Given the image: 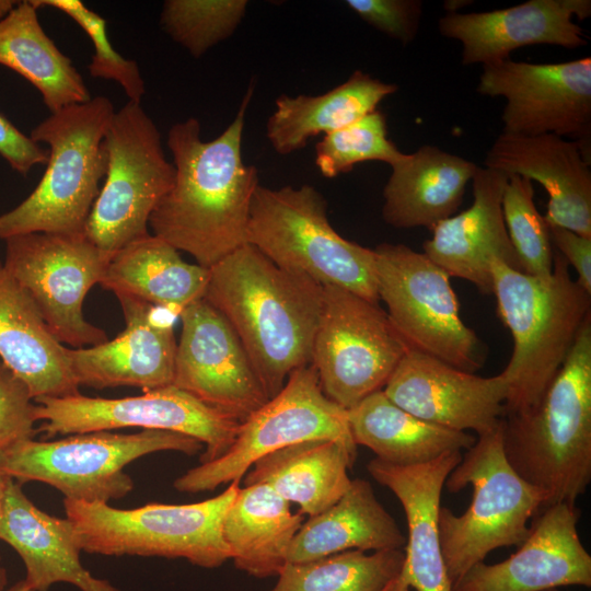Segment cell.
I'll use <instances>...</instances> for the list:
<instances>
[{
  "label": "cell",
  "mask_w": 591,
  "mask_h": 591,
  "mask_svg": "<svg viewBox=\"0 0 591 591\" xmlns=\"http://www.w3.org/2000/svg\"><path fill=\"white\" fill-rule=\"evenodd\" d=\"M254 93L250 84L231 124L215 139H201L189 117L169 129L166 144L175 176L153 210L149 228L207 269L247 243V224L258 171L244 163L245 115Z\"/></svg>",
  "instance_id": "1"
},
{
  "label": "cell",
  "mask_w": 591,
  "mask_h": 591,
  "mask_svg": "<svg viewBox=\"0 0 591 591\" xmlns=\"http://www.w3.org/2000/svg\"><path fill=\"white\" fill-rule=\"evenodd\" d=\"M233 328L269 398L311 363L323 286L246 243L209 268L204 298Z\"/></svg>",
  "instance_id": "2"
},
{
  "label": "cell",
  "mask_w": 591,
  "mask_h": 591,
  "mask_svg": "<svg viewBox=\"0 0 591 591\" xmlns=\"http://www.w3.org/2000/svg\"><path fill=\"white\" fill-rule=\"evenodd\" d=\"M501 425L508 463L544 494V508L576 505L591 482V314L537 405Z\"/></svg>",
  "instance_id": "3"
},
{
  "label": "cell",
  "mask_w": 591,
  "mask_h": 591,
  "mask_svg": "<svg viewBox=\"0 0 591 591\" xmlns=\"http://www.w3.org/2000/svg\"><path fill=\"white\" fill-rule=\"evenodd\" d=\"M490 271L498 316L513 338L501 372L508 384L506 416L537 405L591 314V294L571 278L557 251L549 278L512 269L499 259L491 260Z\"/></svg>",
  "instance_id": "4"
},
{
  "label": "cell",
  "mask_w": 591,
  "mask_h": 591,
  "mask_svg": "<svg viewBox=\"0 0 591 591\" xmlns=\"http://www.w3.org/2000/svg\"><path fill=\"white\" fill-rule=\"evenodd\" d=\"M114 114L109 99L95 96L50 113L32 130L34 141L49 147L47 167L24 200L0 215V239L83 233L105 176L103 139Z\"/></svg>",
  "instance_id": "5"
},
{
  "label": "cell",
  "mask_w": 591,
  "mask_h": 591,
  "mask_svg": "<svg viewBox=\"0 0 591 591\" xmlns=\"http://www.w3.org/2000/svg\"><path fill=\"white\" fill-rule=\"evenodd\" d=\"M247 243L278 267L379 303L375 252L343 237L311 185L255 189Z\"/></svg>",
  "instance_id": "6"
},
{
  "label": "cell",
  "mask_w": 591,
  "mask_h": 591,
  "mask_svg": "<svg viewBox=\"0 0 591 591\" xmlns=\"http://www.w3.org/2000/svg\"><path fill=\"white\" fill-rule=\"evenodd\" d=\"M468 485L473 496L462 514L440 507L438 525L443 561L451 582L499 547L519 546L530 520L544 508L545 496L523 480L502 448L501 419L478 437L449 474L444 487L459 493Z\"/></svg>",
  "instance_id": "7"
},
{
  "label": "cell",
  "mask_w": 591,
  "mask_h": 591,
  "mask_svg": "<svg viewBox=\"0 0 591 591\" xmlns=\"http://www.w3.org/2000/svg\"><path fill=\"white\" fill-rule=\"evenodd\" d=\"M240 483L233 480L220 495L195 503L119 509L65 498L63 507L85 553L183 558L211 569L231 559L222 523Z\"/></svg>",
  "instance_id": "8"
},
{
  "label": "cell",
  "mask_w": 591,
  "mask_h": 591,
  "mask_svg": "<svg viewBox=\"0 0 591 591\" xmlns=\"http://www.w3.org/2000/svg\"><path fill=\"white\" fill-rule=\"evenodd\" d=\"M204 444L195 438L162 430L124 434L96 431L50 441L20 440L0 453V471L24 484L53 486L66 499L106 502L134 489L125 467L159 451L197 454Z\"/></svg>",
  "instance_id": "9"
},
{
  "label": "cell",
  "mask_w": 591,
  "mask_h": 591,
  "mask_svg": "<svg viewBox=\"0 0 591 591\" xmlns=\"http://www.w3.org/2000/svg\"><path fill=\"white\" fill-rule=\"evenodd\" d=\"M103 150L105 176L83 234L111 259L150 233V217L171 188L175 169L157 125L139 103L127 102L115 111Z\"/></svg>",
  "instance_id": "10"
},
{
  "label": "cell",
  "mask_w": 591,
  "mask_h": 591,
  "mask_svg": "<svg viewBox=\"0 0 591 591\" xmlns=\"http://www.w3.org/2000/svg\"><path fill=\"white\" fill-rule=\"evenodd\" d=\"M374 252L379 299L407 346L460 370H479L480 343L460 316L451 277L404 244L381 243Z\"/></svg>",
  "instance_id": "11"
},
{
  "label": "cell",
  "mask_w": 591,
  "mask_h": 591,
  "mask_svg": "<svg viewBox=\"0 0 591 591\" xmlns=\"http://www.w3.org/2000/svg\"><path fill=\"white\" fill-rule=\"evenodd\" d=\"M408 349L379 303L323 286L310 364L331 401L348 410L383 390Z\"/></svg>",
  "instance_id": "12"
},
{
  "label": "cell",
  "mask_w": 591,
  "mask_h": 591,
  "mask_svg": "<svg viewBox=\"0 0 591 591\" xmlns=\"http://www.w3.org/2000/svg\"><path fill=\"white\" fill-rule=\"evenodd\" d=\"M312 439L355 443L347 410L324 394L315 369L308 364L291 372L283 387L241 422L224 454L188 470L173 486L192 494L213 490L241 480L264 455Z\"/></svg>",
  "instance_id": "13"
},
{
  "label": "cell",
  "mask_w": 591,
  "mask_h": 591,
  "mask_svg": "<svg viewBox=\"0 0 591 591\" xmlns=\"http://www.w3.org/2000/svg\"><path fill=\"white\" fill-rule=\"evenodd\" d=\"M3 265L34 301L49 332L71 348L96 346L106 333L83 314L109 258L83 233L34 232L4 240Z\"/></svg>",
  "instance_id": "14"
},
{
  "label": "cell",
  "mask_w": 591,
  "mask_h": 591,
  "mask_svg": "<svg viewBox=\"0 0 591 591\" xmlns=\"http://www.w3.org/2000/svg\"><path fill=\"white\" fill-rule=\"evenodd\" d=\"M37 432L46 438L76 433L142 428L185 434L205 444L200 463L213 461L232 445L241 422L193 395L169 385L120 398L90 397L81 393L40 397Z\"/></svg>",
  "instance_id": "15"
},
{
  "label": "cell",
  "mask_w": 591,
  "mask_h": 591,
  "mask_svg": "<svg viewBox=\"0 0 591 591\" xmlns=\"http://www.w3.org/2000/svg\"><path fill=\"white\" fill-rule=\"evenodd\" d=\"M476 91L506 100L502 132L559 136L578 142L590 161V57L555 63L508 58L483 66Z\"/></svg>",
  "instance_id": "16"
},
{
  "label": "cell",
  "mask_w": 591,
  "mask_h": 591,
  "mask_svg": "<svg viewBox=\"0 0 591 591\" xmlns=\"http://www.w3.org/2000/svg\"><path fill=\"white\" fill-rule=\"evenodd\" d=\"M178 316L173 385L244 421L269 397L233 328L205 299Z\"/></svg>",
  "instance_id": "17"
},
{
  "label": "cell",
  "mask_w": 591,
  "mask_h": 591,
  "mask_svg": "<svg viewBox=\"0 0 591 591\" xmlns=\"http://www.w3.org/2000/svg\"><path fill=\"white\" fill-rule=\"evenodd\" d=\"M382 391L422 420L479 437L503 417L508 384L502 373L479 376L409 348Z\"/></svg>",
  "instance_id": "18"
},
{
  "label": "cell",
  "mask_w": 591,
  "mask_h": 591,
  "mask_svg": "<svg viewBox=\"0 0 591 591\" xmlns=\"http://www.w3.org/2000/svg\"><path fill=\"white\" fill-rule=\"evenodd\" d=\"M526 538L502 561H480L452 582V591H543L591 587V555L583 546L576 505L559 502L543 509Z\"/></svg>",
  "instance_id": "19"
},
{
  "label": "cell",
  "mask_w": 591,
  "mask_h": 591,
  "mask_svg": "<svg viewBox=\"0 0 591 591\" xmlns=\"http://www.w3.org/2000/svg\"><path fill=\"white\" fill-rule=\"evenodd\" d=\"M125 329L96 346L69 348L79 383L93 389L137 386L144 391L173 385L177 341L169 309L127 294H116Z\"/></svg>",
  "instance_id": "20"
},
{
  "label": "cell",
  "mask_w": 591,
  "mask_h": 591,
  "mask_svg": "<svg viewBox=\"0 0 591 591\" xmlns=\"http://www.w3.org/2000/svg\"><path fill=\"white\" fill-rule=\"evenodd\" d=\"M590 15V0H529L500 10L445 13L438 28L442 36L461 43L462 65L486 66L530 45L586 46L588 37L573 18Z\"/></svg>",
  "instance_id": "21"
},
{
  "label": "cell",
  "mask_w": 591,
  "mask_h": 591,
  "mask_svg": "<svg viewBox=\"0 0 591 591\" xmlns=\"http://www.w3.org/2000/svg\"><path fill=\"white\" fill-rule=\"evenodd\" d=\"M462 455V451H452L413 465H395L374 457L367 464L369 474L399 500L407 521L404 564L393 581V591H452L441 552L438 517L444 483Z\"/></svg>",
  "instance_id": "22"
},
{
  "label": "cell",
  "mask_w": 591,
  "mask_h": 591,
  "mask_svg": "<svg viewBox=\"0 0 591 591\" xmlns=\"http://www.w3.org/2000/svg\"><path fill=\"white\" fill-rule=\"evenodd\" d=\"M508 178L502 172L478 166L472 178V205L436 225L431 239L422 244V253L450 277L472 282L483 294H493V259L523 271L502 216Z\"/></svg>",
  "instance_id": "23"
},
{
  "label": "cell",
  "mask_w": 591,
  "mask_h": 591,
  "mask_svg": "<svg viewBox=\"0 0 591 591\" xmlns=\"http://www.w3.org/2000/svg\"><path fill=\"white\" fill-rule=\"evenodd\" d=\"M484 166L538 182L548 195L546 223L591 237L590 161L578 142L555 135L501 132Z\"/></svg>",
  "instance_id": "24"
},
{
  "label": "cell",
  "mask_w": 591,
  "mask_h": 591,
  "mask_svg": "<svg viewBox=\"0 0 591 591\" xmlns=\"http://www.w3.org/2000/svg\"><path fill=\"white\" fill-rule=\"evenodd\" d=\"M21 485L14 479L9 484L0 514V540L21 557L25 583L34 591H47L59 582L80 591H123L83 567L79 536L71 521L37 508Z\"/></svg>",
  "instance_id": "25"
},
{
  "label": "cell",
  "mask_w": 591,
  "mask_h": 591,
  "mask_svg": "<svg viewBox=\"0 0 591 591\" xmlns=\"http://www.w3.org/2000/svg\"><path fill=\"white\" fill-rule=\"evenodd\" d=\"M0 359L34 399L79 392L67 347L49 332L34 301L0 259Z\"/></svg>",
  "instance_id": "26"
},
{
  "label": "cell",
  "mask_w": 591,
  "mask_h": 591,
  "mask_svg": "<svg viewBox=\"0 0 591 591\" xmlns=\"http://www.w3.org/2000/svg\"><path fill=\"white\" fill-rule=\"evenodd\" d=\"M478 165L436 146L424 144L391 166L383 188L382 218L396 229L432 231L463 201Z\"/></svg>",
  "instance_id": "27"
},
{
  "label": "cell",
  "mask_w": 591,
  "mask_h": 591,
  "mask_svg": "<svg viewBox=\"0 0 591 591\" xmlns=\"http://www.w3.org/2000/svg\"><path fill=\"white\" fill-rule=\"evenodd\" d=\"M357 445L335 439H312L274 451L253 463L244 486L264 484L301 514L316 515L334 505L349 488L348 470Z\"/></svg>",
  "instance_id": "28"
},
{
  "label": "cell",
  "mask_w": 591,
  "mask_h": 591,
  "mask_svg": "<svg viewBox=\"0 0 591 591\" xmlns=\"http://www.w3.org/2000/svg\"><path fill=\"white\" fill-rule=\"evenodd\" d=\"M405 544L406 536L378 500L371 484L356 478L334 505L300 526L286 561L300 564L349 549H401Z\"/></svg>",
  "instance_id": "29"
},
{
  "label": "cell",
  "mask_w": 591,
  "mask_h": 591,
  "mask_svg": "<svg viewBox=\"0 0 591 591\" xmlns=\"http://www.w3.org/2000/svg\"><path fill=\"white\" fill-rule=\"evenodd\" d=\"M398 86L355 70L349 78L320 95H280L266 123L274 150L287 155L301 150L315 136L346 127L376 109Z\"/></svg>",
  "instance_id": "30"
},
{
  "label": "cell",
  "mask_w": 591,
  "mask_h": 591,
  "mask_svg": "<svg viewBox=\"0 0 591 591\" xmlns=\"http://www.w3.org/2000/svg\"><path fill=\"white\" fill-rule=\"evenodd\" d=\"M208 279L209 269L183 260L179 251L149 233L111 257L100 285L179 314L204 298Z\"/></svg>",
  "instance_id": "31"
},
{
  "label": "cell",
  "mask_w": 591,
  "mask_h": 591,
  "mask_svg": "<svg viewBox=\"0 0 591 591\" xmlns=\"http://www.w3.org/2000/svg\"><path fill=\"white\" fill-rule=\"evenodd\" d=\"M301 513L264 484L240 487L222 523V535L235 567L256 578L278 576L302 525Z\"/></svg>",
  "instance_id": "32"
},
{
  "label": "cell",
  "mask_w": 591,
  "mask_h": 591,
  "mask_svg": "<svg viewBox=\"0 0 591 591\" xmlns=\"http://www.w3.org/2000/svg\"><path fill=\"white\" fill-rule=\"evenodd\" d=\"M356 445L395 465L425 463L452 451L468 450L476 438L422 420L376 391L347 410Z\"/></svg>",
  "instance_id": "33"
},
{
  "label": "cell",
  "mask_w": 591,
  "mask_h": 591,
  "mask_svg": "<svg viewBox=\"0 0 591 591\" xmlns=\"http://www.w3.org/2000/svg\"><path fill=\"white\" fill-rule=\"evenodd\" d=\"M37 8L18 1L0 20V65L32 83L50 113L91 100L80 72L42 27Z\"/></svg>",
  "instance_id": "34"
},
{
  "label": "cell",
  "mask_w": 591,
  "mask_h": 591,
  "mask_svg": "<svg viewBox=\"0 0 591 591\" xmlns=\"http://www.w3.org/2000/svg\"><path fill=\"white\" fill-rule=\"evenodd\" d=\"M404 549H359L287 564L269 591H382L401 573Z\"/></svg>",
  "instance_id": "35"
},
{
  "label": "cell",
  "mask_w": 591,
  "mask_h": 591,
  "mask_svg": "<svg viewBox=\"0 0 591 591\" xmlns=\"http://www.w3.org/2000/svg\"><path fill=\"white\" fill-rule=\"evenodd\" d=\"M247 5L246 0H166L160 23L174 42L200 58L234 34Z\"/></svg>",
  "instance_id": "36"
},
{
  "label": "cell",
  "mask_w": 591,
  "mask_h": 591,
  "mask_svg": "<svg viewBox=\"0 0 591 591\" xmlns=\"http://www.w3.org/2000/svg\"><path fill=\"white\" fill-rule=\"evenodd\" d=\"M501 207L506 229L523 273L549 278L553 274L554 247L548 224L534 202L532 181L509 175Z\"/></svg>",
  "instance_id": "37"
},
{
  "label": "cell",
  "mask_w": 591,
  "mask_h": 591,
  "mask_svg": "<svg viewBox=\"0 0 591 591\" xmlns=\"http://www.w3.org/2000/svg\"><path fill=\"white\" fill-rule=\"evenodd\" d=\"M404 155L389 139L386 117L379 109L323 136L315 147V164L328 178L348 173L355 165L368 161L392 166Z\"/></svg>",
  "instance_id": "38"
},
{
  "label": "cell",
  "mask_w": 591,
  "mask_h": 591,
  "mask_svg": "<svg viewBox=\"0 0 591 591\" xmlns=\"http://www.w3.org/2000/svg\"><path fill=\"white\" fill-rule=\"evenodd\" d=\"M37 9L54 8L73 20L91 39L94 54L88 66L93 78L118 83L128 102L141 103L146 93L144 81L135 60L123 57L107 36V22L79 0H30Z\"/></svg>",
  "instance_id": "39"
},
{
  "label": "cell",
  "mask_w": 591,
  "mask_h": 591,
  "mask_svg": "<svg viewBox=\"0 0 591 591\" xmlns=\"http://www.w3.org/2000/svg\"><path fill=\"white\" fill-rule=\"evenodd\" d=\"M37 421L28 389L0 361V453L20 440L34 438Z\"/></svg>",
  "instance_id": "40"
},
{
  "label": "cell",
  "mask_w": 591,
  "mask_h": 591,
  "mask_svg": "<svg viewBox=\"0 0 591 591\" xmlns=\"http://www.w3.org/2000/svg\"><path fill=\"white\" fill-rule=\"evenodd\" d=\"M363 22L403 45L417 36L422 16L420 0H347Z\"/></svg>",
  "instance_id": "41"
},
{
  "label": "cell",
  "mask_w": 591,
  "mask_h": 591,
  "mask_svg": "<svg viewBox=\"0 0 591 591\" xmlns=\"http://www.w3.org/2000/svg\"><path fill=\"white\" fill-rule=\"evenodd\" d=\"M0 155L15 172L26 175L35 165L46 164L49 153L0 114Z\"/></svg>",
  "instance_id": "42"
},
{
  "label": "cell",
  "mask_w": 591,
  "mask_h": 591,
  "mask_svg": "<svg viewBox=\"0 0 591 591\" xmlns=\"http://www.w3.org/2000/svg\"><path fill=\"white\" fill-rule=\"evenodd\" d=\"M553 247L577 273V283L591 294V237L571 230L548 225Z\"/></svg>",
  "instance_id": "43"
},
{
  "label": "cell",
  "mask_w": 591,
  "mask_h": 591,
  "mask_svg": "<svg viewBox=\"0 0 591 591\" xmlns=\"http://www.w3.org/2000/svg\"><path fill=\"white\" fill-rule=\"evenodd\" d=\"M472 1L466 0H447L443 3V8L448 13H457L460 9L470 5Z\"/></svg>",
  "instance_id": "44"
},
{
  "label": "cell",
  "mask_w": 591,
  "mask_h": 591,
  "mask_svg": "<svg viewBox=\"0 0 591 591\" xmlns=\"http://www.w3.org/2000/svg\"><path fill=\"white\" fill-rule=\"evenodd\" d=\"M12 478L0 471V514L4 505L7 490Z\"/></svg>",
  "instance_id": "45"
},
{
  "label": "cell",
  "mask_w": 591,
  "mask_h": 591,
  "mask_svg": "<svg viewBox=\"0 0 591 591\" xmlns=\"http://www.w3.org/2000/svg\"><path fill=\"white\" fill-rule=\"evenodd\" d=\"M18 3L14 0H0V20L4 18Z\"/></svg>",
  "instance_id": "46"
},
{
  "label": "cell",
  "mask_w": 591,
  "mask_h": 591,
  "mask_svg": "<svg viewBox=\"0 0 591 591\" xmlns=\"http://www.w3.org/2000/svg\"><path fill=\"white\" fill-rule=\"evenodd\" d=\"M8 584V572L5 567L2 565V559L0 556V591H4Z\"/></svg>",
  "instance_id": "47"
},
{
  "label": "cell",
  "mask_w": 591,
  "mask_h": 591,
  "mask_svg": "<svg viewBox=\"0 0 591 591\" xmlns=\"http://www.w3.org/2000/svg\"><path fill=\"white\" fill-rule=\"evenodd\" d=\"M4 591H34L33 589H31L24 580H20L18 581L16 583H14L13 586L7 588Z\"/></svg>",
  "instance_id": "48"
},
{
  "label": "cell",
  "mask_w": 591,
  "mask_h": 591,
  "mask_svg": "<svg viewBox=\"0 0 591 591\" xmlns=\"http://www.w3.org/2000/svg\"><path fill=\"white\" fill-rule=\"evenodd\" d=\"M382 591H393V581L387 584Z\"/></svg>",
  "instance_id": "49"
},
{
  "label": "cell",
  "mask_w": 591,
  "mask_h": 591,
  "mask_svg": "<svg viewBox=\"0 0 591 591\" xmlns=\"http://www.w3.org/2000/svg\"><path fill=\"white\" fill-rule=\"evenodd\" d=\"M543 591H561L559 588H554V589H547V590H543Z\"/></svg>",
  "instance_id": "50"
}]
</instances>
